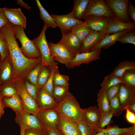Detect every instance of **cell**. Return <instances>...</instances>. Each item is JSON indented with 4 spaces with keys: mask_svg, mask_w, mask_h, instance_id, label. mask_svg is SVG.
<instances>
[{
    "mask_svg": "<svg viewBox=\"0 0 135 135\" xmlns=\"http://www.w3.org/2000/svg\"><path fill=\"white\" fill-rule=\"evenodd\" d=\"M14 25L10 22L0 28L8 49L12 67L13 82L17 80H23L30 71L42 60L41 57L30 59L24 55L14 35Z\"/></svg>",
    "mask_w": 135,
    "mask_h": 135,
    "instance_id": "obj_1",
    "label": "cell"
},
{
    "mask_svg": "<svg viewBox=\"0 0 135 135\" xmlns=\"http://www.w3.org/2000/svg\"><path fill=\"white\" fill-rule=\"evenodd\" d=\"M54 109L58 114L64 116L74 122L84 120L82 109L76 98L69 92L58 103Z\"/></svg>",
    "mask_w": 135,
    "mask_h": 135,
    "instance_id": "obj_2",
    "label": "cell"
},
{
    "mask_svg": "<svg viewBox=\"0 0 135 135\" xmlns=\"http://www.w3.org/2000/svg\"><path fill=\"white\" fill-rule=\"evenodd\" d=\"M24 28L18 25H14V34L20 42V50L24 56L30 59L41 57L40 52L32 40L29 39L24 32Z\"/></svg>",
    "mask_w": 135,
    "mask_h": 135,
    "instance_id": "obj_3",
    "label": "cell"
},
{
    "mask_svg": "<svg viewBox=\"0 0 135 135\" xmlns=\"http://www.w3.org/2000/svg\"><path fill=\"white\" fill-rule=\"evenodd\" d=\"M48 27L44 24L39 36L32 41L39 50L41 55L42 66L51 68L58 64L52 58L46 36V31Z\"/></svg>",
    "mask_w": 135,
    "mask_h": 135,
    "instance_id": "obj_4",
    "label": "cell"
},
{
    "mask_svg": "<svg viewBox=\"0 0 135 135\" xmlns=\"http://www.w3.org/2000/svg\"><path fill=\"white\" fill-rule=\"evenodd\" d=\"M14 120L20 128L25 130L31 129L48 135L46 130L36 116L25 111L16 114Z\"/></svg>",
    "mask_w": 135,
    "mask_h": 135,
    "instance_id": "obj_5",
    "label": "cell"
},
{
    "mask_svg": "<svg viewBox=\"0 0 135 135\" xmlns=\"http://www.w3.org/2000/svg\"><path fill=\"white\" fill-rule=\"evenodd\" d=\"M13 82V85L22 100L24 111L36 116L40 110L36 101L26 92L23 80H17Z\"/></svg>",
    "mask_w": 135,
    "mask_h": 135,
    "instance_id": "obj_6",
    "label": "cell"
},
{
    "mask_svg": "<svg viewBox=\"0 0 135 135\" xmlns=\"http://www.w3.org/2000/svg\"><path fill=\"white\" fill-rule=\"evenodd\" d=\"M55 21L57 26L61 30L62 36L70 32L74 26L83 23L84 21L75 18L73 15V11L68 14L63 15L50 14Z\"/></svg>",
    "mask_w": 135,
    "mask_h": 135,
    "instance_id": "obj_7",
    "label": "cell"
},
{
    "mask_svg": "<svg viewBox=\"0 0 135 135\" xmlns=\"http://www.w3.org/2000/svg\"><path fill=\"white\" fill-rule=\"evenodd\" d=\"M114 16L123 22H131L127 12L128 0H104Z\"/></svg>",
    "mask_w": 135,
    "mask_h": 135,
    "instance_id": "obj_8",
    "label": "cell"
},
{
    "mask_svg": "<svg viewBox=\"0 0 135 135\" xmlns=\"http://www.w3.org/2000/svg\"><path fill=\"white\" fill-rule=\"evenodd\" d=\"M48 43L54 60L64 64L67 67L74 56L60 44L51 42Z\"/></svg>",
    "mask_w": 135,
    "mask_h": 135,
    "instance_id": "obj_9",
    "label": "cell"
},
{
    "mask_svg": "<svg viewBox=\"0 0 135 135\" xmlns=\"http://www.w3.org/2000/svg\"><path fill=\"white\" fill-rule=\"evenodd\" d=\"M88 15L104 16L110 18L115 16L103 0H90L84 16Z\"/></svg>",
    "mask_w": 135,
    "mask_h": 135,
    "instance_id": "obj_10",
    "label": "cell"
},
{
    "mask_svg": "<svg viewBox=\"0 0 135 135\" xmlns=\"http://www.w3.org/2000/svg\"><path fill=\"white\" fill-rule=\"evenodd\" d=\"M36 116L46 129L57 130L58 114L54 109L40 110Z\"/></svg>",
    "mask_w": 135,
    "mask_h": 135,
    "instance_id": "obj_11",
    "label": "cell"
},
{
    "mask_svg": "<svg viewBox=\"0 0 135 135\" xmlns=\"http://www.w3.org/2000/svg\"><path fill=\"white\" fill-rule=\"evenodd\" d=\"M101 49L77 54L67 67L68 69L74 68L82 64H88L91 62L100 59Z\"/></svg>",
    "mask_w": 135,
    "mask_h": 135,
    "instance_id": "obj_12",
    "label": "cell"
},
{
    "mask_svg": "<svg viewBox=\"0 0 135 135\" xmlns=\"http://www.w3.org/2000/svg\"><path fill=\"white\" fill-rule=\"evenodd\" d=\"M58 43L63 46L74 56L80 53L82 41L71 32L62 36Z\"/></svg>",
    "mask_w": 135,
    "mask_h": 135,
    "instance_id": "obj_13",
    "label": "cell"
},
{
    "mask_svg": "<svg viewBox=\"0 0 135 135\" xmlns=\"http://www.w3.org/2000/svg\"><path fill=\"white\" fill-rule=\"evenodd\" d=\"M135 22H125L114 16L109 19L106 31L110 34L124 31L135 30Z\"/></svg>",
    "mask_w": 135,
    "mask_h": 135,
    "instance_id": "obj_14",
    "label": "cell"
},
{
    "mask_svg": "<svg viewBox=\"0 0 135 135\" xmlns=\"http://www.w3.org/2000/svg\"><path fill=\"white\" fill-rule=\"evenodd\" d=\"M108 34L106 31L102 32L94 30L91 31L82 41L80 53L91 51Z\"/></svg>",
    "mask_w": 135,
    "mask_h": 135,
    "instance_id": "obj_15",
    "label": "cell"
},
{
    "mask_svg": "<svg viewBox=\"0 0 135 135\" xmlns=\"http://www.w3.org/2000/svg\"><path fill=\"white\" fill-rule=\"evenodd\" d=\"M83 18L92 30L102 32L106 31L110 18L104 16L88 15L84 16Z\"/></svg>",
    "mask_w": 135,
    "mask_h": 135,
    "instance_id": "obj_16",
    "label": "cell"
},
{
    "mask_svg": "<svg viewBox=\"0 0 135 135\" xmlns=\"http://www.w3.org/2000/svg\"><path fill=\"white\" fill-rule=\"evenodd\" d=\"M58 116V128L63 135H81L76 122L62 115Z\"/></svg>",
    "mask_w": 135,
    "mask_h": 135,
    "instance_id": "obj_17",
    "label": "cell"
},
{
    "mask_svg": "<svg viewBox=\"0 0 135 135\" xmlns=\"http://www.w3.org/2000/svg\"><path fill=\"white\" fill-rule=\"evenodd\" d=\"M118 97L121 108L125 110L129 104L135 103V89L121 84Z\"/></svg>",
    "mask_w": 135,
    "mask_h": 135,
    "instance_id": "obj_18",
    "label": "cell"
},
{
    "mask_svg": "<svg viewBox=\"0 0 135 135\" xmlns=\"http://www.w3.org/2000/svg\"><path fill=\"white\" fill-rule=\"evenodd\" d=\"M2 9L6 17L10 22L14 25L21 26L24 28H26V18L20 8H13L5 7Z\"/></svg>",
    "mask_w": 135,
    "mask_h": 135,
    "instance_id": "obj_19",
    "label": "cell"
},
{
    "mask_svg": "<svg viewBox=\"0 0 135 135\" xmlns=\"http://www.w3.org/2000/svg\"><path fill=\"white\" fill-rule=\"evenodd\" d=\"M84 120L89 126L96 130L98 128L101 114L96 106L82 109Z\"/></svg>",
    "mask_w": 135,
    "mask_h": 135,
    "instance_id": "obj_20",
    "label": "cell"
},
{
    "mask_svg": "<svg viewBox=\"0 0 135 135\" xmlns=\"http://www.w3.org/2000/svg\"><path fill=\"white\" fill-rule=\"evenodd\" d=\"M36 102L40 110L54 109L58 104L51 96L42 89L38 90Z\"/></svg>",
    "mask_w": 135,
    "mask_h": 135,
    "instance_id": "obj_21",
    "label": "cell"
},
{
    "mask_svg": "<svg viewBox=\"0 0 135 135\" xmlns=\"http://www.w3.org/2000/svg\"><path fill=\"white\" fill-rule=\"evenodd\" d=\"M131 30H126L110 35L108 34L92 50H94L104 48L107 49L115 44L123 35Z\"/></svg>",
    "mask_w": 135,
    "mask_h": 135,
    "instance_id": "obj_22",
    "label": "cell"
},
{
    "mask_svg": "<svg viewBox=\"0 0 135 135\" xmlns=\"http://www.w3.org/2000/svg\"><path fill=\"white\" fill-rule=\"evenodd\" d=\"M2 99L4 107L12 108L16 114L24 111L22 100L18 94L9 98Z\"/></svg>",
    "mask_w": 135,
    "mask_h": 135,
    "instance_id": "obj_23",
    "label": "cell"
},
{
    "mask_svg": "<svg viewBox=\"0 0 135 135\" xmlns=\"http://www.w3.org/2000/svg\"><path fill=\"white\" fill-rule=\"evenodd\" d=\"M9 55L1 62L0 67V85L8 81L12 75V67Z\"/></svg>",
    "mask_w": 135,
    "mask_h": 135,
    "instance_id": "obj_24",
    "label": "cell"
},
{
    "mask_svg": "<svg viewBox=\"0 0 135 135\" xmlns=\"http://www.w3.org/2000/svg\"><path fill=\"white\" fill-rule=\"evenodd\" d=\"M96 130L97 132H102L106 135H118L126 133L135 134V125L126 128H120L117 126H108L106 128H98Z\"/></svg>",
    "mask_w": 135,
    "mask_h": 135,
    "instance_id": "obj_25",
    "label": "cell"
},
{
    "mask_svg": "<svg viewBox=\"0 0 135 135\" xmlns=\"http://www.w3.org/2000/svg\"><path fill=\"white\" fill-rule=\"evenodd\" d=\"M119 84H124L129 86L121 77L115 76L111 73L104 77L100 84L101 88L99 91H106L111 87Z\"/></svg>",
    "mask_w": 135,
    "mask_h": 135,
    "instance_id": "obj_26",
    "label": "cell"
},
{
    "mask_svg": "<svg viewBox=\"0 0 135 135\" xmlns=\"http://www.w3.org/2000/svg\"><path fill=\"white\" fill-rule=\"evenodd\" d=\"M90 0H74L73 15L76 19L81 20L88 5Z\"/></svg>",
    "mask_w": 135,
    "mask_h": 135,
    "instance_id": "obj_27",
    "label": "cell"
},
{
    "mask_svg": "<svg viewBox=\"0 0 135 135\" xmlns=\"http://www.w3.org/2000/svg\"><path fill=\"white\" fill-rule=\"evenodd\" d=\"M92 30H93L88 26L86 22L84 21L82 24L74 26L72 28L70 32L82 42Z\"/></svg>",
    "mask_w": 135,
    "mask_h": 135,
    "instance_id": "obj_28",
    "label": "cell"
},
{
    "mask_svg": "<svg viewBox=\"0 0 135 135\" xmlns=\"http://www.w3.org/2000/svg\"><path fill=\"white\" fill-rule=\"evenodd\" d=\"M129 70H135V62L125 60L119 63L111 73L118 76L121 77L124 73Z\"/></svg>",
    "mask_w": 135,
    "mask_h": 135,
    "instance_id": "obj_29",
    "label": "cell"
},
{
    "mask_svg": "<svg viewBox=\"0 0 135 135\" xmlns=\"http://www.w3.org/2000/svg\"><path fill=\"white\" fill-rule=\"evenodd\" d=\"M37 5L40 10V16L41 19L44 22V24L47 27L55 28L57 26L56 25L54 19L48 12L42 6L40 1L38 0H36Z\"/></svg>",
    "mask_w": 135,
    "mask_h": 135,
    "instance_id": "obj_30",
    "label": "cell"
},
{
    "mask_svg": "<svg viewBox=\"0 0 135 135\" xmlns=\"http://www.w3.org/2000/svg\"><path fill=\"white\" fill-rule=\"evenodd\" d=\"M51 69L48 66L42 67L38 76L36 85L38 90L42 89L46 83L50 76Z\"/></svg>",
    "mask_w": 135,
    "mask_h": 135,
    "instance_id": "obj_31",
    "label": "cell"
},
{
    "mask_svg": "<svg viewBox=\"0 0 135 135\" xmlns=\"http://www.w3.org/2000/svg\"><path fill=\"white\" fill-rule=\"evenodd\" d=\"M97 102L98 110L100 114L109 110V103L105 91H99Z\"/></svg>",
    "mask_w": 135,
    "mask_h": 135,
    "instance_id": "obj_32",
    "label": "cell"
},
{
    "mask_svg": "<svg viewBox=\"0 0 135 135\" xmlns=\"http://www.w3.org/2000/svg\"><path fill=\"white\" fill-rule=\"evenodd\" d=\"M69 86L54 85L52 96L58 103L63 99L68 91Z\"/></svg>",
    "mask_w": 135,
    "mask_h": 135,
    "instance_id": "obj_33",
    "label": "cell"
},
{
    "mask_svg": "<svg viewBox=\"0 0 135 135\" xmlns=\"http://www.w3.org/2000/svg\"><path fill=\"white\" fill-rule=\"evenodd\" d=\"M118 93L111 100L109 103V110L112 111L114 115L117 117L119 116L124 110L120 106Z\"/></svg>",
    "mask_w": 135,
    "mask_h": 135,
    "instance_id": "obj_34",
    "label": "cell"
},
{
    "mask_svg": "<svg viewBox=\"0 0 135 135\" xmlns=\"http://www.w3.org/2000/svg\"><path fill=\"white\" fill-rule=\"evenodd\" d=\"M69 80L68 76L60 74L58 69L54 72L53 77L54 85L69 86Z\"/></svg>",
    "mask_w": 135,
    "mask_h": 135,
    "instance_id": "obj_35",
    "label": "cell"
},
{
    "mask_svg": "<svg viewBox=\"0 0 135 135\" xmlns=\"http://www.w3.org/2000/svg\"><path fill=\"white\" fill-rule=\"evenodd\" d=\"M18 94L13 85L0 86V94L2 98L10 97Z\"/></svg>",
    "mask_w": 135,
    "mask_h": 135,
    "instance_id": "obj_36",
    "label": "cell"
},
{
    "mask_svg": "<svg viewBox=\"0 0 135 135\" xmlns=\"http://www.w3.org/2000/svg\"><path fill=\"white\" fill-rule=\"evenodd\" d=\"M76 123L81 135H95L97 132L96 130L88 126L84 121Z\"/></svg>",
    "mask_w": 135,
    "mask_h": 135,
    "instance_id": "obj_37",
    "label": "cell"
},
{
    "mask_svg": "<svg viewBox=\"0 0 135 135\" xmlns=\"http://www.w3.org/2000/svg\"><path fill=\"white\" fill-rule=\"evenodd\" d=\"M42 67L41 62L30 71L26 77L31 83L36 86L38 76Z\"/></svg>",
    "mask_w": 135,
    "mask_h": 135,
    "instance_id": "obj_38",
    "label": "cell"
},
{
    "mask_svg": "<svg viewBox=\"0 0 135 135\" xmlns=\"http://www.w3.org/2000/svg\"><path fill=\"white\" fill-rule=\"evenodd\" d=\"M123 80L131 88L135 89V70L125 71L121 76Z\"/></svg>",
    "mask_w": 135,
    "mask_h": 135,
    "instance_id": "obj_39",
    "label": "cell"
},
{
    "mask_svg": "<svg viewBox=\"0 0 135 135\" xmlns=\"http://www.w3.org/2000/svg\"><path fill=\"white\" fill-rule=\"evenodd\" d=\"M58 69V66H56L52 68L50 74L46 83L42 89L44 91L52 96L53 88V77L56 70Z\"/></svg>",
    "mask_w": 135,
    "mask_h": 135,
    "instance_id": "obj_40",
    "label": "cell"
},
{
    "mask_svg": "<svg viewBox=\"0 0 135 135\" xmlns=\"http://www.w3.org/2000/svg\"><path fill=\"white\" fill-rule=\"evenodd\" d=\"M114 115L113 112L109 110L101 114L100 118L98 123V128H104L109 123Z\"/></svg>",
    "mask_w": 135,
    "mask_h": 135,
    "instance_id": "obj_41",
    "label": "cell"
},
{
    "mask_svg": "<svg viewBox=\"0 0 135 135\" xmlns=\"http://www.w3.org/2000/svg\"><path fill=\"white\" fill-rule=\"evenodd\" d=\"M123 44H131L135 45V30L129 31L122 36L118 41Z\"/></svg>",
    "mask_w": 135,
    "mask_h": 135,
    "instance_id": "obj_42",
    "label": "cell"
},
{
    "mask_svg": "<svg viewBox=\"0 0 135 135\" xmlns=\"http://www.w3.org/2000/svg\"><path fill=\"white\" fill-rule=\"evenodd\" d=\"M0 54L1 56V62L9 55L7 45L0 31Z\"/></svg>",
    "mask_w": 135,
    "mask_h": 135,
    "instance_id": "obj_43",
    "label": "cell"
},
{
    "mask_svg": "<svg viewBox=\"0 0 135 135\" xmlns=\"http://www.w3.org/2000/svg\"><path fill=\"white\" fill-rule=\"evenodd\" d=\"M24 84L26 90L31 97L35 101L37 98L38 90L36 86L25 81Z\"/></svg>",
    "mask_w": 135,
    "mask_h": 135,
    "instance_id": "obj_44",
    "label": "cell"
},
{
    "mask_svg": "<svg viewBox=\"0 0 135 135\" xmlns=\"http://www.w3.org/2000/svg\"><path fill=\"white\" fill-rule=\"evenodd\" d=\"M121 84H118L112 86L105 91L109 104L111 100L119 93Z\"/></svg>",
    "mask_w": 135,
    "mask_h": 135,
    "instance_id": "obj_45",
    "label": "cell"
},
{
    "mask_svg": "<svg viewBox=\"0 0 135 135\" xmlns=\"http://www.w3.org/2000/svg\"><path fill=\"white\" fill-rule=\"evenodd\" d=\"M127 12L129 18L132 20V21L135 22V8L131 3L130 1L128 0Z\"/></svg>",
    "mask_w": 135,
    "mask_h": 135,
    "instance_id": "obj_46",
    "label": "cell"
},
{
    "mask_svg": "<svg viewBox=\"0 0 135 135\" xmlns=\"http://www.w3.org/2000/svg\"><path fill=\"white\" fill-rule=\"evenodd\" d=\"M126 110V118L127 120L129 123L135 125V113L131 111L127 108Z\"/></svg>",
    "mask_w": 135,
    "mask_h": 135,
    "instance_id": "obj_47",
    "label": "cell"
},
{
    "mask_svg": "<svg viewBox=\"0 0 135 135\" xmlns=\"http://www.w3.org/2000/svg\"><path fill=\"white\" fill-rule=\"evenodd\" d=\"M10 22L6 17L2 8H0V28Z\"/></svg>",
    "mask_w": 135,
    "mask_h": 135,
    "instance_id": "obj_48",
    "label": "cell"
},
{
    "mask_svg": "<svg viewBox=\"0 0 135 135\" xmlns=\"http://www.w3.org/2000/svg\"><path fill=\"white\" fill-rule=\"evenodd\" d=\"M24 135H46L31 129L25 130Z\"/></svg>",
    "mask_w": 135,
    "mask_h": 135,
    "instance_id": "obj_49",
    "label": "cell"
},
{
    "mask_svg": "<svg viewBox=\"0 0 135 135\" xmlns=\"http://www.w3.org/2000/svg\"><path fill=\"white\" fill-rule=\"evenodd\" d=\"M48 135H63L60 130L48 129L46 130Z\"/></svg>",
    "mask_w": 135,
    "mask_h": 135,
    "instance_id": "obj_50",
    "label": "cell"
},
{
    "mask_svg": "<svg viewBox=\"0 0 135 135\" xmlns=\"http://www.w3.org/2000/svg\"><path fill=\"white\" fill-rule=\"evenodd\" d=\"M17 4H19L22 8H24L26 9L30 10L31 7L28 4L25 3L22 0H17Z\"/></svg>",
    "mask_w": 135,
    "mask_h": 135,
    "instance_id": "obj_51",
    "label": "cell"
},
{
    "mask_svg": "<svg viewBox=\"0 0 135 135\" xmlns=\"http://www.w3.org/2000/svg\"><path fill=\"white\" fill-rule=\"evenodd\" d=\"M126 108L132 112L135 113V103L129 104Z\"/></svg>",
    "mask_w": 135,
    "mask_h": 135,
    "instance_id": "obj_52",
    "label": "cell"
},
{
    "mask_svg": "<svg viewBox=\"0 0 135 135\" xmlns=\"http://www.w3.org/2000/svg\"><path fill=\"white\" fill-rule=\"evenodd\" d=\"M4 108L2 104V99L0 94V112H4Z\"/></svg>",
    "mask_w": 135,
    "mask_h": 135,
    "instance_id": "obj_53",
    "label": "cell"
},
{
    "mask_svg": "<svg viewBox=\"0 0 135 135\" xmlns=\"http://www.w3.org/2000/svg\"><path fill=\"white\" fill-rule=\"evenodd\" d=\"M95 135H106V134L102 132H98Z\"/></svg>",
    "mask_w": 135,
    "mask_h": 135,
    "instance_id": "obj_54",
    "label": "cell"
},
{
    "mask_svg": "<svg viewBox=\"0 0 135 135\" xmlns=\"http://www.w3.org/2000/svg\"><path fill=\"white\" fill-rule=\"evenodd\" d=\"M24 129L20 128V135H24Z\"/></svg>",
    "mask_w": 135,
    "mask_h": 135,
    "instance_id": "obj_55",
    "label": "cell"
},
{
    "mask_svg": "<svg viewBox=\"0 0 135 135\" xmlns=\"http://www.w3.org/2000/svg\"><path fill=\"white\" fill-rule=\"evenodd\" d=\"M118 135H135V134H132L128 133L122 134Z\"/></svg>",
    "mask_w": 135,
    "mask_h": 135,
    "instance_id": "obj_56",
    "label": "cell"
},
{
    "mask_svg": "<svg viewBox=\"0 0 135 135\" xmlns=\"http://www.w3.org/2000/svg\"><path fill=\"white\" fill-rule=\"evenodd\" d=\"M4 112H0V119L2 117V116Z\"/></svg>",
    "mask_w": 135,
    "mask_h": 135,
    "instance_id": "obj_57",
    "label": "cell"
},
{
    "mask_svg": "<svg viewBox=\"0 0 135 135\" xmlns=\"http://www.w3.org/2000/svg\"><path fill=\"white\" fill-rule=\"evenodd\" d=\"M1 56L0 54V65H1Z\"/></svg>",
    "mask_w": 135,
    "mask_h": 135,
    "instance_id": "obj_58",
    "label": "cell"
},
{
    "mask_svg": "<svg viewBox=\"0 0 135 135\" xmlns=\"http://www.w3.org/2000/svg\"></svg>",
    "mask_w": 135,
    "mask_h": 135,
    "instance_id": "obj_59",
    "label": "cell"
}]
</instances>
